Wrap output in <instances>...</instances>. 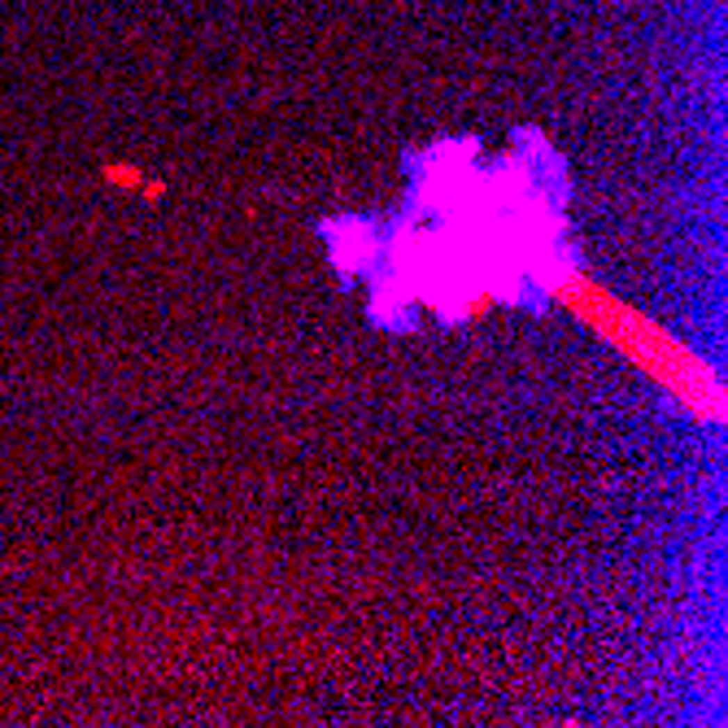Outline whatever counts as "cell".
Masks as SVG:
<instances>
[{"mask_svg":"<svg viewBox=\"0 0 728 728\" xmlns=\"http://www.w3.org/2000/svg\"><path fill=\"white\" fill-rule=\"evenodd\" d=\"M140 192H144V201H161V192H166V188H161L157 179H144V188H140Z\"/></svg>","mask_w":728,"mask_h":728,"instance_id":"cell-3","label":"cell"},{"mask_svg":"<svg viewBox=\"0 0 728 728\" xmlns=\"http://www.w3.org/2000/svg\"><path fill=\"white\" fill-rule=\"evenodd\" d=\"M105 179L118 184V188H144V170H131V166H118V161H109L105 166Z\"/></svg>","mask_w":728,"mask_h":728,"instance_id":"cell-2","label":"cell"},{"mask_svg":"<svg viewBox=\"0 0 728 728\" xmlns=\"http://www.w3.org/2000/svg\"><path fill=\"white\" fill-rule=\"evenodd\" d=\"M554 293L563 297V305H567L576 318H585L602 341H610L624 358H633L645 375H654L663 388H672L693 414L724 419L720 380L711 375L702 362H693L689 353L676 345L668 332H658L650 318H641L637 310H628L624 301H615L606 288L589 284L580 270H563L554 280Z\"/></svg>","mask_w":728,"mask_h":728,"instance_id":"cell-1","label":"cell"}]
</instances>
